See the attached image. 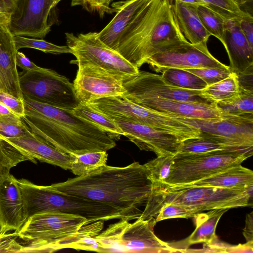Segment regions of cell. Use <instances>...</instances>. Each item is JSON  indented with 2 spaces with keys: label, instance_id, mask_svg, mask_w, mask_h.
I'll list each match as a JSON object with an SVG mask.
<instances>
[{
  "label": "cell",
  "instance_id": "cell-41",
  "mask_svg": "<svg viewBox=\"0 0 253 253\" xmlns=\"http://www.w3.org/2000/svg\"><path fill=\"white\" fill-rule=\"evenodd\" d=\"M18 238L17 231L0 232V253H24L25 246L17 241Z\"/></svg>",
  "mask_w": 253,
  "mask_h": 253
},
{
  "label": "cell",
  "instance_id": "cell-20",
  "mask_svg": "<svg viewBox=\"0 0 253 253\" xmlns=\"http://www.w3.org/2000/svg\"><path fill=\"white\" fill-rule=\"evenodd\" d=\"M3 139L34 159L65 170L70 169L73 155L60 151L31 131L20 137Z\"/></svg>",
  "mask_w": 253,
  "mask_h": 253
},
{
  "label": "cell",
  "instance_id": "cell-26",
  "mask_svg": "<svg viewBox=\"0 0 253 253\" xmlns=\"http://www.w3.org/2000/svg\"><path fill=\"white\" fill-rule=\"evenodd\" d=\"M228 210L216 209L203 213L195 214L196 228L193 233L186 239L180 242L169 243L170 245L177 249L178 252H183L192 245L198 243L211 244L217 239L215 229L222 215Z\"/></svg>",
  "mask_w": 253,
  "mask_h": 253
},
{
  "label": "cell",
  "instance_id": "cell-53",
  "mask_svg": "<svg viewBox=\"0 0 253 253\" xmlns=\"http://www.w3.org/2000/svg\"><path fill=\"white\" fill-rule=\"evenodd\" d=\"M10 13L0 9V24L7 25L9 21Z\"/></svg>",
  "mask_w": 253,
  "mask_h": 253
},
{
  "label": "cell",
  "instance_id": "cell-21",
  "mask_svg": "<svg viewBox=\"0 0 253 253\" xmlns=\"http://www.w3.org/2000/svg\"><path fill=\"white\" fill-rule=\"evenodd\" d=\"M149 0H125L113 3L112 6L116 14L101 31L97 32L99 39L117 51L122 34Z\"/></svg>",
  "mask_w": 253,
  "mask_h": 253
},
{
  "label": "cell",
  "instance_id": "cell-3",
  "mask_svg": "<svg viewBox=\"0 0 253 253\" xmlns=\"http://www.w3.org/2000/svg\"><path fill=\"white\" fill-rule=\"evenodd\" d=\"M173 0H150L121 37L117 51L139 68L152 55L188 42L180 32Z\"/></svg>",
  "mask_w": 253,
  "mask_h": 253
},
{
  "label": "cell",
  "instance_id": "cell-14",
  "mask_svg": "<svg viewBox=\"0 0 253 253\" xmlns=\"http://www.w3.org/2000/svg\"><path fill=\"white\" fill-rule=\"evenodd\" d=\"M146 63L156 73H161L169 69L230 68L211 54L207 44H193L189 42L156 53Z\"/></svg>",
  "mask_w": 253,
  "mask_h": 253
},
{
  "label": "cell",
  "instance_id": "cell-28",
  "mask_svg": "<svg viewBox=\"0 0 253 253\" xmlns=\"http://www.w3.org/2000/svg\"><path fill=\"white\" fill-rule=\"evenodd\" d=\"M219 151L243 152L252 156L246 152L206 137H198L182 141L177 154H198Z\"/></svg>",
  "mask_w": 253,
  "mask_h": 253
},
{
  "label": "cell",
  "instance_id": "cell-33",
  "mask_svg": "<svg viewBox=\"0 0 253 253\" xmlns=\"http://www.w3.org/2000/svg\"><path fill=\"white\" fill-rule=\"evenodd\" d=\"M167 82L175 86L191 90H203L208 84L197 76L181 69H169L162 73Z\"/></svg>",
  "mask_w": 253,
  "mask_h": 253
},
{
  "label": "cell",
  "instance_id": "cell-29",
  "mask_svg": "<svg viewBox=\"0 0 253 253\" xmlns=\"http://www.w3.org/2000/svg\"><path fill=\"white\" fill-rule=\"evenodd\" d=\"M106 152L91 151L73 155L70 170L77 176L89 174L106 165L108 158Z\"/></svg>",
  "mask_w": 253,
  "mask_h": 253
},
{
  "label": "cell",
  "instance_id": "cell-24",
  "mask_svg": "<svg viewBox=\"0 0 253 253\" xmlns=\"http://www.w3.org/2000/svg\"><path fill=\"white\" fill-rule=\"evenodd\" d=\"M195 186L235 189H246L253 186V172L252 170L239 165L190 184L166 186L159 188L177 189Z\"/></svg>",
  "mask_w": 253,
  "mask_h": 253
},
{
  "label": "cell",
  "instance_id": "cell-6",
  "mask_svg": "<svg viewBox=\"0 0 253 253\" xmlns=\"http://www.w3.org/2000/svg\"><path fill=\"white\" fill-rule=\"evenodd\" d=\"M17 181L23 198L26 221L34 214L49 211L75 214L91 222L121 219L118 211L103 203L60 193L50 185H36L24 178Z\"/></svg>",
  "mask_w": 253,
  "mask_h": 253
},
{
  "label": "cell",
  "instance_id": "cell-15",
  "mask_svg": "<svg viewBox=\"0 0 253 253\" xmlns=\"http://www.w3.org/2000/svg\"><path fill=\"white\" fill-rule=\"evenodd\" d=\"M125 80L101 67L85 64L78 66L73 84L79 102L88 104L101 98L124 95Z\"/></svg>",
  "mask_w": 253,
  "mask_h": 253
},
{
  "label": "cell",
  "instance_id": "cell-52",
  "mask_svg": "<svg viewBox=\"0 0 253 253\" xmlns=\"http://www.w3.org/2000/svg\"><path fill=\"white\" fill-rule=\"evenodd\" d=\"M6 10L11 13L14 9L18 0H3Z\"/></svg>",
  "mask_w": 253,
  "mask_h": 253
},
{
  "label": "cell",
  "instance_id": "cell-51",
  "mask_svg": "<svg viewBox=\"0 0 253 253\" xmlns=\"http://www.w3.org/2000/svg\"><path fill=\"white\" fill-rule=\"evenodd\" d=\"M101 2V5L102 6V10L105 14L107 13H112L113 12H115L113 8H111L109 5L110 3L113 0H100Z\"/></svg>",
  "mask_w": 253,
  "mask_h": 253
},
{
  "label": "cell",
  "instance_id": "cell-18",
  "mask_svg": "<svg viewBox=\"0 0 253 253\" xmlns=\"http://www.w3.org/2000/svg\"><path fill=\"white\" fill-rule=\"evenodd\" d=\"M129 100L174 117L210 119L223 118L234 115L220 111L216 105L154 97H137Z\"/></svg>",
  "mask_w": 253,
  "mask_h": 253
},
{
  "label": "cell",
  "instance_id": "cell-2",
  "mask_svg": "<svg viewBox=\"0 0 253 253\" xmlns=\"http://www.w3.org/2000/svg\"><path fill=\"white\" fill-rule=\"evenodd\" d=\"M25 116L21 120L30 130L60 151L76 155L107 151L115 140L93 124L72 111L55 107L23 96Z\"/></svg>",
  "mask_w": 253,
  "mask_h": 253
},
{
  "label": "cell",
  "instance_id": "cell-39",
  "mask_svg": "<svg viewBox=\"0 0 253 253\" xmlns=\"http://www.w3.org/2000/svg\"><path fill=\"white\" fill-rule=\"evenodd\" d=\"M183 70L197 76L206 82L208 85L224 79L232 73L230 68H199Z\"/></svg>",
  "mask_w": 253,
  "mask_h": 253
},
{
  "label": "cell",
  "instance_id": "cell-48",
  "mask_svg": "<svg viewBox=\"0 0 253 253\" xmlns=\"http://www.w3.org/2000/svg\"><path fill=\"white\" fill-rule=\"evenodd\" d=\"M226 253H253V243L246 242L244 244L236 246L229 245L226 249Z\"/></svg>",
  "mask_w": 253,
  "mask_h": 253
},
{
  "label": "cell",
  "instance_id": "cell-16",
  "mask_svg": "<svg viewBox=\"0 0 253 253\" xmlns=\"http://www.w3.org/2000/svg\"><path fill=\"white\" fill-rule=\"evenodd\" d=\"M62 0H18L7 26L13 35L44 38L50 31L49 17Z\"/></svg>",
  "mask_w": 253,
  "mask_h": 253
},
{
  "label": "cell",
  "instance_id": "cell-56",
  "mask_svg": "<svg viewBox=\"0 0 253 253\" xmlns=\"http://www.w3.org/2000/svg\"><path fill=\"white\" fill-rule=\"evenodd\" d=\"M0 89L3 90V88L2 85V84L1 83V81L0 80Z\"/></svg>",
  "mask_w": 253,
  "mask_h": 253
},
{
  "label": "cell",
  "instance_id": "cell-31",
  "mask_svg": "<svg viewBox=\"0 0 253 253\" xmlns=\"http://www.w3.org/2000/svg\"><path fill=\"white\" fill-rule=\"evenodd\" d=\"M240 90L238 75L232 72L229 76L202 90L203 93L216 103L230 99Z\"/></svg>",
  "mask_w": 253,
  "mask_h": 253
},
{
  "label": "cell",
  "instance_id": "cell-38",
  "mask_svg": "<svg viewBox=\"0 0 253 253\" xmlns=\"http://www.w3.org/2000/svg\"><path fill=\"white\" fill-rule=\"evenodd\" d=\"M30 132L20 117L0 118V134L3 139L20 137Z\"/></svg>",
  "mask_w": 253,
  "mask_h": 253
},
{
  "label": "cell",
  "instance_id": "cell-5",
  "mask_svg": "<svg viewBox=\"0 0 253 253\" xmlns=\"http://www.w3.org/2000/svg\"><path fill=\"white\" fill-rule=\"evenodd\" d=\"M253 187L235 189L195 186L177 189L152 188L141 216L138 218H155L161 206L171 203L182 206L194 215L207 211L229 210L250 205Z\"/></svg>",
  "mask_w": 253,
  "mask_h": 253
},
{
  "label": "cell",
  "instance_id": "cell-44",
  "mask_svg": "<svg viewBox=\"0 0 253 253\" xmlns=\"http://www.w3.org/2000/svg\"><path fill=\"white\" fill-rule=\"evenodd\" d=\"M16 60L17 66L24 71L42 72L46 70L36 65L22 52L17 51Z\"/></svg>",
  "mask_w": 253,
  "mask_h": 253
},
{
  "label": "cell",
  "instance_id": "cell-23",
  "mask_svg": "<svg viewBox=\"0 0 253 253\" xmlns=\"http://www.w3.org/2000/svg\"><path fill=\"white\" fill-rule=\"evenodd\" d=\"M17 51L7 25L0 24V80L4 91L23 100L17 69Z\"/></svg>",
  "mask_w": 253,
  "mask_h": 253
},
{
  "label": "cell",
  "instance_id": "cell-7",
  "mask_svg": "<svg viewBox=\"0 0 253 253\" xmlns=\"http://www.w3.org/2000/svg\"><path fill=\"white\" fill-rule=\"evenodd\" d=\"M155 218L125 219L110 225L94 238L98 252L175 253L178 250L160 239L154 232Z\"/></svg>",
  "mask_w": 253,
  "mask_h": 253
},
{
  "label": "cell",
  "instance_id": "cell-49",
  "mask_svg": "<svg viewBox=\"0 0 253 253\" xmlns=\"http://www.w3.org/2000/svg\"><path fill=\"white\" fill-rule=\"evenodd\" d=\"M237 4L244 12L248 14L253 15L252 12L250 9L253 10V8H250V5H253V0H232Z\"/></svg>",
  "mask_w": 253,
  "mask_h": 253
},
{
  "label": "cell",
  "instance_id": "cell-43",
  "mask_svg": "<svg viewBox=\"0 0 253 253\" xmlns=\"http://www.w3.org/2000/svg\"><path fill=\"white\" fill-rule=\"evenodd\" d=\"M238 23L244 36L252 47H253V16L248 15L238 19Z\"/></svg>",
  "mask_w": 253,
  "mask_h": 253
},
{
  "label": "cell",
  "instance_id": "cell-1",
  "mask_svg": "<svg viewBox=\"0 0 253 253\" xmlns=\"http://www.w3.org/2000/svg\"><path fill=\"white\" fill-rule=\"evenodd\" d=\"M50 186L60 193L105 204L118 211L121 219L128 221L139 218L152 190L148 170L138 162L125 167L106 165Z\"/></svg>",
  "mask_w": 253,
  "mask_h": 253
},
{
  "label": "cell",
  "instance_id": "cell-47",
  "mask_svg": "<svg viewBox=\"0 0 253 253\" xmlns=\"http://www.w3.org/2000/svg\"><path fill=\"white\" fill-rule=\"evenodd\" d=\"M243 234L246 242L253 243V212L246 215L245 226L243 229Z\"/></svg>",
  "mask_w": 253,
  "mask_h": 253
},
{
  "label": "cell",
  "instance_id": "cell-32",
  "mask_svg": "<svg viewBox=\"0 0 253 253\" xmlns=\"http://www.w3.org/2000/svg\"><path fill=\"white\" fill-rule=\"evenodd\" d=\"M216 105L220 111L232 114H253V91L240 88L235 96Z\"/></svg>",
  "mask_w": 253,
  "mask_h": 253
},
{
  "label": "cell",
  "instance_id": "cell-4",
  "mask_svg": "<svg viewBox=\"0 0 253 253\" xmlns=\"http://www.w3.org/2000/svg\"><path fill=\"white\" fill-rule=\"evenodd\" d=\"M104 221H89L79 215L49 211L34 214L17 231L18 238L27 242L24 253H51L76 249L80 241L95 237L103 228Z\"/></svg>",
  "mask_w": 253,
  "mask_h": 253
},
{
  "label": "cell",
  "instance_id": "cell-30",
  "mask_svg": "<svg viewBox=\"0 0 253 253\" xmlns=\"http://www.w3.org/2000/svg\"><path fill=\"white\" fill-rule=\"evenodd\" d=\"M26 161L37 163L36 159L0 139V183L9 175L12 168Z\"/></svg>",
  "mask_w": 253,
  "mask_h": 253
},
{
  "label": "cell",
  "instance_id": "cell-10",
  "mask_svg": "<svg viewBox=\"0 0 253 253\" xmlns=\"http://www.w3.org/2000/svg\"><path fill=\"white\" fill-rule=\"evenodd\" d=\"M19 80L23 96L33 100L71 111L80 103L73 83L53 70L24 71L19 73Z\"/></svg>",
  "mask_w": 253,
  "mask_h": 253
},
{
  "label": "cell",
  "instance_id": "cell-54",
  "mask_svg": "<svg viewBox=\"0 0 253 253\" xmlns=\"http://www.w3.org/2000/svg\"><path fill=\"white\" fill-rule=\"evenodd\" d=\"M185 3H189V4H196V5H206V3L202 1L201 0H177Z\"/></svg>",
  "mask_w": 253,
  "mask_h": 253
},
{
  "label": "cell",
  "instance_id": "cell-42",
  "mask_svg": "<svg viewBox=\"0 0 253 253\" xmlns=\"http://www.w3.org/2000/svg\"><path fill=\"white\" fill-rule=\"evenodd\" d=\"M0 102L19 117L25 116V105L23 100L0 89Z\"/></svg>",
  "mask_w": 253,
  "mask_h": 253
},
{
  "label": "cell",
  "instance_id": "cell-50",
  "mask_svg": "<svg viewBox=\"0 0 253 253\" xmlns=\"http://www.w3.org/2000/svg\"><path fill=\"white\" fill-rule=\"evenodd\" d=\"M3 117H19L12 113L3 104L0 102V118Z\"/></svg>",
  "mask_w": 253,
  "mask_h": 253
},
{
  "label": "cell",
  "instance_id": "cell-8",
  "mask_svg": "<svg viewBox=\"0 0 253 253\" xmlns=\"http://www.w3.org/2000/svg\"><path fill=\"white\" fill-rule=\"evenodd\" d=\"M88 104L110 118L146 125L174 134L182 141L198 133L196 127L178 118L143 107L123 95L101 98Z\"/></svg>",
  "mask_w": 253,
  "mask_h": 253
},
{
  "label": "cell",
  "instance_id": "cell-55",
  "mask_svg": "<svg viewBox=\"0 0 253 253\" xmlns=\"http://www.w3.org/2000/svg\"><path fill=\"white\" fill-rule=\"evenodd\" d=\"M0 9L6 11V9H5V5H4V2H3V0H0Z\"/></svg>",
  "mask_w": 253,
  "mask_h": 253
},
{
  "label": "cell",
  "instance_id": "cell-9",
  "mask_svg": "<svg viewBox=\"0 0 253 253\" xmlns=\"http://www.w3.org/2000/svg\"><path fill=\"white\" fill-rule=\"evenodd\" d=\"M251 156L245 152L227 151L198 154H176L169 176L161 187L191 183L241 165Z\"/></svg>",
  "mask_w": 253,
  "mask_h": 253
},
{
  "label": "cell",
  "instance_id": "cell-25",
  "mask_svg": "<svg viewBox=\"0 0 253 253\" xmlns=\"http://www.w3.org/2000/svg\"><path fill=\"white\" fill-rule=\"evenodd\" d=\"M198 5L173 0L172 10L178 28L193 44H207L211 36L203 25L197 13Z\"/></svg>",
  "mask_w": 253,
  "mask_h": 253
},
{
  "label": "cell",
  "instance_id": "cell-11",
  "mask_svg": "<svg viewBox=\"0 0 253 253\" xmlns=\"http://www.w3.org/2000/svg\"><path fill=\"white\" fill-rule=\"evenodd\" d=\"M67 45L71 49L78 66L85 64L96 66L120 75L125 79L137 75L139 69L134 67L118 51L103 43L97 32L75 35L66 33Z\"/></svg>",
  "mask_w": 253,
  "mask_h": 253
},
{
  "label": "cell",
  "instance_id": "cell-12",
  "mask_svg": "<svg viewBox=\"0 0 253 253\" xmlns=\"http://www.w3.org/2000/svg\"><path fill=\"white\" fill-rule=\"evenodd\" d=\"M199 129L206 137L253 154V114L204 119L177 117Z\"/></svg>",
  "mask_w": 253,
  "mask_h": 253
},
{
  "label": "cell",
  "instance_id": "cell-45",
  "mask_svg": "<svg viewBox=\"0 0 253 253\" xmlns=\"http://www.w3.org/2000/svg\"><path fill=\"white\" fill-rule=\"evenodd\" d=\"M71 5H81L88 11H97L100 17L104 15L100 0H72Z\"/></svg>",
  "mask_w": 253,
  "mask_h": 253
},
{
  "label": "cell",
  "instance_id": "cell-35",
  "mask_svg": "<svg viewBox=\"0 0 253 253\" xmlns=\"http://www.w3.org/2000/svg\"><path fill=\"white\" fill-rule=\"evenodd\" d=\"M197 13L206 30L222 42L226 20L206 5H198Z\"/></svg>",
  "mask_w": 253,
  "mask_h": 253
},
{
  "label": "cell",
  "instance_id": "cell-27",
  "mask_svg": "<svg viewBox=\"0 0 253 253\" xmlns=\"http://www.w3.org/2000/svg\"><path fill=\"white\" fill-rule=\"evenodd\" d=\"M76 116L88 121L108 133L115 140L124 133L117 123L107 116L96 111L87 104L79 103L72 111Z\"/></svg>",
  "mask_w": 253,
  "mask_h": 253
},
{
  "label": "cell",
  "instance_id": "cell-36",
  "mask_svg": "<svg viewBox=\"0 0 253 253\" xmlns=\"http://www.w3.org/2000/svg\"><path fill=\"white\" fill-rule=\"evenodd\" d=\"M13 40L17 51L22 48H31L40 50L47 53L54 54H72L71 49L67 45H57L41 39L29 38L22 36L13 35Z\"/></svg>",
  "mask_w": 253,
  "mask_h": 253
},
{
  "label": "cell",
  "instance_id": "cell-34",
  "mask_svg": "<svg viewBox=\"0 0 253 253\" xmlns=\"http://www.w3.org/2000/svg\"><path fill=\"white\" fill-rule=\"evenodd\" d=\"M173 161L174 156H159L144 164L149 172L152 188L160 187L165 184Z\"/></svg>",
  "mask_w": 253,
  "mask_h": 253
},
{
  "label": "cell",
  "instance_id": "cell-13",
  "mask_svg": "<svg viewBox=\"0 0 253 253\" xmlns=\"http://www.w3.org/2000/svg\"><path fill=\"white\" fill-rule=\"evenodd\" d=\"M124 96L129 99L133 97H154L216 105V103L205 95L202 90L181 88L169 84L161 75L139 71L133 76L125 79Z\"/></svg>",
  "mask_w": 253,
  "mask_h": 253
},
{
  "label": "cell",
  "instance_id": "cell-57",
  "mask_svg": "<svg viewBox=\"0 0 253 253\" xmlns=\"http://www.w3.org/2000/svg\"><path fill=\"white\" fill-rule=\"evenodd\" d=\"M0 139H3V137L0 134Z\"/></svg>",
  "mask_w": 253,
  "mask_h": 253
},
{
  "label": "cell",
  "instance_id": "cell-37",
  "mask_svg": "<svg viewBox=\"0 0 253 253\" xmlns=\"http://www.w3.org/2000/svg\"><path fill=\"white\" fill-rule=\"evenodd\" d=\"M201 0L206 3L207 6L219 14L226 20L238 19L248 15H251L242 11L232 0Z\"/></svg>",
  "mask_w": 253,
  "mask_h": 253
},
{
  "label": "cell",
  "instance_id": "cell-46",
  "mask_svg": "<svg viewBox=\"0 0 253 253\" xmlns=\"http://www.w3.org/2000/svg\"><path fill=\"white\" fill-rule=\"evenodd\" d=\"M253 67H252L237 75L240 88L253 91Z\"/></svg>",
  "mask_w": 253,
  "mask_h": 253
},
{
  "label": "cell",
  "instance_id": "cell-40",
  "mask_svg": "<svg viewBox=\"0 0 253 253\" xmlns=\"http://www.w3.org/2000/svg\"><path fill=\"white\" fill-rule=\"evenodd\" d=\"M193 212L188 209L178 204L166 203L160 207L155 218V222L170 218L193 217Z\"/></svg>",
  "mask_w": 253,
  "mask_h": 253
},
{
  "label": "cell",
  "instance_id": "cell-19",
  "mask_svg": "<svg viewBox=\"0 0 253 253\" xmlns=\"http://www.w3.org/2000/svg\"><path fill=\"white\" fill-rule=\"evenodd\" d=\"M25 221L17 179L10 174L0 183V232L18 231Z\"/></svg>",
  "mask_w": 253,
  "mask_h": 253
},
{
  "label": "cell",
  "instance_id": "cell-17",
  "mask_svg": "<svg viewBox=\"0 0 253 253\" xmlns=\"http://www.w3.org/2000/svg\"><path fill=\"white\" fill-rule=\"evenodd\" d=\"M131 142L139 149L159 156H174L182 142L177 136L151 126L112 119Z\"/></svg>",
  "mask_w": 253,
  "mask_h": 253
},
{
  "label": "cell",
  "instance_id": "cell-22",
  "mask_svg": "<svg viewBox=\"0 0 253 253\" xmlns=\"http://www.w3.org/2000/svg\"><path fill=\"white\" fill-rule=\"evenodd\" d=\"M222 43L227 51L232 72L238 75L253 67V47L241 32L238 19L226 20Z\"/></svg>",
  "mask_w": 253,
  "mask_h": 253
}]
</instances>
